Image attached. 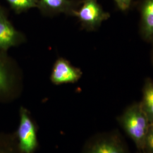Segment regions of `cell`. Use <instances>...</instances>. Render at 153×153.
<instances>
[{"label":"cell","instance_id":"cell-10","mask_svg":"<svg viewBox=\"0 0 153 153\" xmlns=\"http://www.w3.org/2000/svg\"><path fill=\"white\" fill-rule=\"evenodd\" d=\"M140 103L143 111L150 124L153 123V81L148 79L143 88L142 100Z\"/></svg>","mask_w":153,"mask_h":153},{"label":"cell","instance_id":"cell-15","mask_svg":"<svg viewBox=\"0 0 153 153\" xmlns=\"http://www.w3.org/2000/svg\"><path fill=\"white\" fill-rule=\"evenodd\" d=\"M138 153H145V152H141V151H140V152Z\"/></svg>","mask_w":153,"mask_h":153},{"label":"cell","instance_id":"cell-4","mask_svg":"<svg viewBox=\"0 0 153 153\" xmlns=\"http://www.w3.org/2000/svg\"><path fill=\"white\" fill-rule=\"evenodd\" d=\"M73 16L78 18L83 28L94 31L107 20L110 15L104 11L97 0H82Z\"/></svg>","mask_w":153,"mask_h":153},{"label":"cell","instance_id":"cell-5","mask_svg":"<svg viewBox=\"0 0 153 153\" xmlns=\"http://www.w3.org/2000/svg\"><path fill=\"white\" fill-rule=\"evenodd\" d=\"M81 70L72 65L65 59L60 57L55 61L50 79L56 85L66 83H74L82 76Z\"/></svg>","mask_w":153,"mask_h":153},{"label":"cell","instance_id":"cell-2","mask_svg":"<svg viewBox=\"0 0 153 153\" xmlns=\"http://www.w3.org/2000/svg\"><path fill=\"white\" fill-rule=\"evenodd\" d=\"M81 153H129L125 141L117 131H104L90 137Z\"/></svg>","mask_w":153,"mask_h":153},{"label":"cell","instance_id":"cell-3","mask_svg":"<svg viewBox=\"0 0 153 153\" xmlns=\"http://www.w3.org/2000/svg\"><path fill=\"white\" fill-rule=\"evenodd\" d=\"M36 127L29 111L21 107L19 109V123L15 136L18 147L24 153H34L38 149V140Z\"/></svg>","mask_w":153,"mask_h":153},{"label":"cell","instance_id":"cell-6","mask_svg":"<svg viewBox=\"0 0 153 153\" xmlns=\"http://www.w3.org/2000/svg\"><path fill=\"white\" fill-rule=\"evenodd\" d=\"M24 41L23 35L14 27L5 11L0 8V52L5 53Z\"/></svg>","mask_w":153,"mask_h":153},{"label":"cell","instance_id":"cell-1","mask_svg":"<svg viewBox=\"0 0 153 153\" xmlns=\"http://www.w3.org/2000/svg\"><path fill=\"white\" fill-rule=\"evenodd\" d=\"M117 120L137 149L142 151L150 123L140 103H135L128 107Z\"/></svg>","mask_w":153,"mask_h":153},{"label":"cell","instance_id":"cell-12","mask_svg":"<svg viewBox=\"0 0 153 153\" xmlns=\"http://www.w3.org/2000/svg\"><path fill=\"white\" fill-rule=\"evenodd\" d=\"M16 14H19L36 8L38 0H5Z\"/></svg>","mask_w":153,"mask_h":153},{"label":"cell","instance_id":"cell-7","mask_svg":"<svg viewBox=\"0 0 153 153\" xmlns=\"http://www.w3.org/2000/svg\"><path fill=\"white\" fill-rule=\"evenodd\" d=\"M81 4L80 0H38L36 8L44 16L60 14L73 16Z\"/></svg>","mask_w":153,"mask_h":153},{"label":"cell","instance_id":"cell-8","mask_svg":"<svg viewBox=\"0 0 153 153\" xmlns=\"http://www.w3.org/2000/svg\"><path fill=\"white\" fill-rule=\"evenodd\" d=\"M16 84L10 62L5 52H0V98H6L14 93Z\"/></svg>","mask_w":153,"mask_h":153},{"label":"cell","instance_id":"cell-14","mask_svg":"<svg viewBox=\"0 0 153 153\" xmlns=\"http://www.w3.org/2000/svg\"><path fill=\"white\" fill-rule=\"evenodd\" d=\"M116 4L119 8L122 10H126L128 9L131 2V0H115Z\"/></svg>","mask_w":153,"mask_h":153},{"label":"cell","instance_id":"cell-9","mask_svg":"<svg viewBox=\"0 0 153 153\" xmlns=\"http://www.w3.org/2000/svg\"><path fill=\"white\" fill-rule=\"evenodd\" d=\"M141 32L144 38L153 41V0H145L142 5Z\"/></svg>","mask_w":153,"mask_h":153},{"label":"cell","instance_id":"cell-11","mask_svg":"<svg viewBox=\"0 0 153 153\" xmlns=\"http://www.w3.org/2000/svg\"><path fill=\"white\" fill-rule=\"evenodd\" d=\"M0 153H24L18 147L15 134L0 136Z\"/></svg>","mask_w":153,"mask_h":153},{"label":"cell","instance_id":"cell-13","mask_svg":"<svg viewBox=\"0 0 153 153\" xmlns=\"http://www.w3.org/2000/svg\"><path fill=\"white\" fill-rule=\"evenodd\" d=\"M141 152L145 153H153V123L150 125L143 148Z\"/></svg>","mask_w":153,"mask_h":153}]
</instances>
